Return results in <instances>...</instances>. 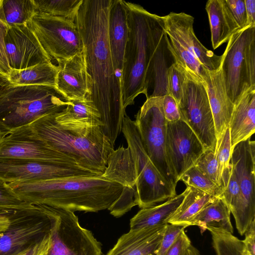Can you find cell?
<instances>
[{"instance_id": "836d02e7", "label": "cell", "mask_w": 255, "mask_h": 255, "mask_svg": "<svg viewBox=\"0 0 255 255\" xmlns=\"http://www.w3.org/2000/svg\"><path fill=\"white\" fill-rule=\"evenodd\" d=\"M186 78V73L185 70L175 62L172 64L167 70V94L172 96L177 105L183 96V86Z\"/></svg>"}, {"instance_id": "d590c367", "label": "cell", "mask_w": 255, "mask_h": 255, "mask_svg": "<svg viewBox=\"0 0 255 255\" xmlns=\"http://www.w3.org/2000/svg\"><path fill=\"white\" fill-rule=\"evenodd\" d=\"M194 166L221 187V178L215 151L210 149L205 150Z\"/></svg>"}, {"instance_id": "f6af8a7d", "label": "cell", "mask_w": 255, "mask_h": 255, "mask_svg": "<svg viewBox=\"0 0 255 255\" xmlns=\"http://www.w3.org/2000/svg\"><path fill=\"white\" fill-rule=\"evenodd\" d=\"M185 255H200L198 250L192 245L188 249Z\"/></svg>"}, {"instance_id": "7bdbcfd3", "label": "cell", "mask_w": 255, "mask_h": 255, "mask_svg": "<svg viewBox=\"0 0 255 255\" xmlns=\"http://www.w3.org/2000/svg\"><path fill=\"white\" fill-rule=\"evenodd\" d=\"M247 15V26L255 25V0H244Z\"/></svg>"}, {"instance_id": "f1b7e54d", "label": "cell", "mask_w": 255, "mask_h": 255, "mask_svg": "<svg viewBox=\"0 0 255 255\" xmlns=\"http://www.w3.org/2000/svg\"><path fill=\"white\" fill-rule=\"evenodd\" d=\"M57 72V66L49 62L22 70L12 69L7 78L10 84L15 86L55 87Z\"/></svg>"}, {"instance_id": "603a6c76", "label": "cell", "mask_w": 255, "mask_h": 255, "mask_svg": "<svg viewBox=\"0 0 255 255\" xmlns=\"http://www.w3.org/2000/svg\"><path fill=\"white\" fill-rule=\"evenodd\" d=\"M128 35V27L124 0H112L109 10L108 37L114 68L120 73Z\"/></svg>"}, {"instance_id": "30bf717a", "label": "cell", "mask_w": 255, "mask_h": 255, "mask_svg": "<svg viewBox=\"0 0 255 255\" xmlns=\"http://www.w3.org/2000/svg\"><path fill=\"white\" fill-rule=\"evenodd\" d=\"M52 62L26 24H8L0 0V74L7 78L12 69L22 70Z\"/></svg>"}, {"instance_id": "484cf974", "label": "cell", "mask_w": 255, "mask_h": 255, "mask_svg": "<svg viewBox=\"0 0 255 255\" xmlns=\"http://www.w3.org/2000/svg\"><path fill=\"white\" fill-rule=\"evenodd\" d=\"M231 211L220 198L207 205L189 222L188 227L197 226L203 233L206 230H216L231 234L234 229L230 219Z\"/></svg>"}, {"instance_id": "8992f818", "label": "cell", "mask_w": 255, "mask_h": 255, "mask_svg": "<svg viewBox=\"0 0 255 255\" xmlns=\"http://www.w3.org/2000/svg\"><path fill=\"white\" fill-rule=\"evenodd\" d=\"M163 16L168 47L174 62L187 74L204 82L205 69H218L222 55H216L198 40L193 29L194 18L191 15L171 12Z\"/></svg>"}, {"instance_id": "83f0119b", "label": "cell", "mask_w": 255, "mask_h": 255, "mask_svg": "<svg viewBox=\"0 0 255 255\" xmlns=\"http://www.w3.org/2000/svg\"><path fill=\"white\" fill-rule=\"evenodd\" d=\"M186 189L183 199L167 220V224L187 227L195 215L217 198L193 187L187 186Z\"/></svg>"}, {"instance_id": "f35d334b", "label": "cell", "mask_w": 255, "mask_h": 255, "mask_svg": "<svg viewBox=\"0 0 255 255\" xmlns=\"http://www.w3.org/2000/svg\"><path fill=\"white\" fill-rule=\"evenodd\" d=\"M225 5L240 30L247 27L244 0H224Z\"/></svg>"}, {"instance_id": "7a4b0ae2", "label": "cell", "mask_w": 255, "mask_h": 255, "mask_svg": "<svg viewBox=\"0 0 255 255\" xmlns=\"http://www.w3.org/2000/svg\"><path fill=\"white\" fill-rule=\"evenodd\" d=\"M128 35L125 49L121 82L124 108L132 105L139 95L167 94L166 71L174 62L168 47L163 16L124 0ZM173 64V63H172Z\"/></svg>"}, {"instance_id": "8d00e7d4", "label": "cell", "mask_w": 255, "mask_h": 255, "mask_svg": "<svg viewBox=\"0 0 255 255\" xmlns=\"http://www.w3.org/2000/svg\"><path fill=\"white\" fill-rule=\"evenodd\" d=\"M232 150L230 130L228 128L220 138L217 140L215 150L221 181L224 171L230 164Z\"/></svg>"}, {"instance_id": "d6986e66", "label": "cell", "mask_w": 255, "mask_h": 255, "mask_svg": "<svg viewBox=\"0 0 255 255\" xmlns=\"http://www.w3.org/2000/svg\"><path fill=\"white\" fill-rule=\"evenodd\" d=\"M57 63L56 89L69 101L86 98L90 85L84 51Z\"/></svg>"}, {"instance_id": "277c9868", "label": "cell", "mask_w": 255, "mask_h": 255, "mask_svg": "<svg viewBox=\"0 0 255 255\" xmlns=\"http://www.w3.org/2000/svg\"><path fill=\"white\" fill-rule=\"evenodd\" d=\"M69 104L55 87L0 86V138L38 118L62 111Z\"/></svg>"}, {"instance_id": "b9f144b4", "label": "cell", "mask_w": 255, "mask_h": 255, "mask_svg": "<svg viewBox=\"0 0 255 255\" xmlns=\"http://www.w3.org/2000/svg\"><path fill=\"white\" fill-rule=\"evenodd\" d=\"M245 238L242 240V253L244 255H255V219L244 233Z\"/></svg>"}, {"instance_id": "4fadbf2b", "label": "cell", "mask_w": 255, "mask_h": 255, "mask_svg": "<svg viewBox=\"0 0 255 255\" xmlns=\"http://www.w3.org/2000/svg\"><path fill=\"white\" fill-rule=\"evenodd\" d=\"M51 207L54 216L45 255H103L100 242L80 225L74 212Z\"/></svg>"}, {"instance_id": "1f68e13d", "label": "cell", "mask_w": 255, "mask_h": 255, "mask_svg": "<svg viewBox=\"0 0 255 255\" xmlns=\"http://www.w3.org/2000/svg\"><path fill=\"white\" fill-rule=\"evenodd\" d=\"M187 186H191L219 198L222 188L195 166L191 167L180 177V180Z\"/></svg>"}, {"instance_id": "5b68a950", "label": "cell", "mask_w": 255, "mask_h": 255, "mask_svg": "<svg viewBox=\"0 0 255 255\" xmlns=\"http://www.w3.org/2000/svg\"><path fill=\"white\" fill-rule=\"evenodd\" d=\"M56 114L38 118L30 127L50 147L72 158L80 167L102 175L114 146L101 127L88 134L78 135L58 126L55 121Z\"/></svg>"}, {"instance_id": "ee69618b", "label": "cell", "mask_w": 255, "mask_h": 255, "mask_svg": "<svg viewBox=\"0 0 255 255\" xmlns=\"http://www.w3.org/2000/svg\"><path fill=\"white\" fill-rule=\"evenodd\" d=\"M9 225V220L5 217L0 216V232L5 230Z\"/></svg>"}, {"instance_id": "cb8c5ba5", "label": "cell", "mask_w": 255, "mask_h": 255, "mask_svg": "<svg viewBox=\"0 0 255 255\" xmlns=\"http://www.w3.org/2000/svg\"><path fill=\"white\" fill-rule=\"evenodd\" d=\"M232 148L255 132V88L245 93L234 104L229 123Z\"/></svg>"}, {"instance_id": "d6a6232c", "label": "cell", "mask_w": 255, "mask_h": 255, "mask_svg": "<svg viewBox=\"0 0 255 255\" xmlns=\"http://www.w3.org/2000/svg\"><path fill=\"white\" fill-rule=\"evenodd\" d=\"M210 232L216 255H244L242 240L233 234L216 230H211Z\"/></svg>"}, {"instance_id": "44dd1931", "label": "cell", "mask_w": 255, "mask_h": 255, "mask_svg": "<svg viewBox=\"0 0 255 255\" xmlns=\"http://www.w3.org/2000/svg\"><path fill=\"white\" fill-rule=\"evenodd\" d=\"M55 121L60 128L83 135L102 126L99 112L87 98L69 101L65 109L55 114Z\"/></svg>"}, {"instance_id": "4dcf8cb0", "label": "cell", "mask_w": 255, "mask_h": 255, "mask_svg": "<svg viewBox=\"0 0 255 255\" xmlns=\"http://www.w3.org/2000/svg\"><path fill=\"white\" fill-rule=\"evenodd\" d=\"M83 0H34L36 12L74 21Z\"/></svg>"}, {"instance_id": "6da1fadb", "label": "cell", "mask_w": 255, "mask_h": 255, "mask_svg": "<svg viewBox=\"0 0 255 255\" xmlns=\"http://www.w3.org/2000/svg\"><path fill=\"white\" fill-rule=\"evenodd\" d=\"M111 2L112 0H83L74 22L83 41L90 81L87 98L99 112L102 131L114 146L126 113L121 78L114 68L108 41Z\"/></svg>"}, {"instance_id": "e575fe53", "label": "cell", "mask_w": 255, "mask_h": 255, "mask_svg": "<svg viewBox=\"0 0 255 255\" xmlns=\"http://www.w3.org/2000/svg\"><path fill=\"white\" fill-rule=\"evenodd\" d=\"M29 204L20 199L7 183L0 179V216L5 217L10 212Z\"/></svg>"}, {"instance_id": "4316f807", "label": "cell", "mask_w": 255, "mask_h": 255, "mask_svg": "<svg viewBox=\"0 0 255 255\" xmlns=\"http://www.w3.org/2000/svg\"><path fill=\"white\" fill-rule=\"evenodd\" d=\"M186 189L180 194L159 205L141 209L130 220V230H137L167 224V221L181 203Z\"/></svg>"}, {"instance_id": "7402d4cb", "label": "cell", "mask_w": 255, "mask_h": 255, "mask_svg": "<svg viewBox=\"0 0 255 255\" xmlns=\"http://www.w3.org/2000/svg\"><path fill=\"white\" fill-rule=\"evenodd\" d=\"M167 224L137 230H129L118 240L106 255H154Z\"/></svg>"}, {"instance_id": "ba28073f", "label": "cell", "mask_w": 255, "mask_h": 255, "mask_svg": "<svg viewBox=\"0 0 255 255\" xmlns=\"http://www.w3.org/2000/svg\"><path fill=\"white\" fill-rule=\"evenodd\" d=\"M53 216L51 207L32 204L7 214L9 225L0 232V255L18 254L50 236Z\"/></svg>"}, {"instance_id": "7c38bea8", "label": "cell", "mask_w": 255, "mask_h": 255, "mask_svg": "<svg viewBox=\"0 0 255 255\" xmlns=\"http://www.w3.org/2000/svg\"><path fill=\"white\" fill-rule=\"evenodd\" d=\"M27 25L51 61L67 60L84 51L83 41L74 21L36 13Z\"/></svg>"}, {"instance_id": "d4e9b609", "label": "cell", "mask_w": 255, "mask_h": 255, "mask_svg": "<svg viewBox=\"0 0 255 255\" xmlns=\"http://www.w3.org/2000/svg\"><path fill=\"white\" fill-rule=\"evenodd\" d=\"M205 9L209 21L212 47L216 49L228 42L232 35L240 29L224 0H209L206 2Z\"/></svg>"}, {"instance_id": "74e56055", "label": "cell", "mask_w": 255, "mask_h": 255, "mask_svg": "<svg viewBox=\"0 0 255 255\" xmlns=\"http://www.w3.org/2000/svg\"><path fill=\"white\" fill-rule=\"evenodd\" d=\"M185 228L183 226L167 224L159 246L154 255H165Z\"/></svg>"}, {"instance_id": "5bb4252c", "label": "cell", "mask_w": 255, "mask_h": 255, "mask_svg": "<svg viewBox=\"0 0 255 255\" xmlns=\"http://www.w3.org/2000/svg\"><path fill=\"white\" fill-rule=\"evenodd\" d=\"M177 106L181 120L194 132L205 150L215 151L214 122L204 82L186 73L183 96Z\"/></svg>"}, {"instance_id": "60d3db41", "label": "cell", "mask_w": 255, "mask_h": 255, "mask_svg": "<svg viewBox=\"0 0 255 255\" xmlns=\"http://www.w3.org/2000/svg\"><path fill=\"white\" fill-rule=\"evenodd\" d=\"M191 245V241L184 230L165 255H185Z\"/></svg>"}, {"instance_id": "ac0fdd59", "label": "cell", "mask_w": 255, "mask_h": 255, "mask_svg": "<svg viewBox=\"0 0 255 255\" xmlns=\"http://www.w3.org/2000/svg\"><path fill=\"white\" fill-rule=\"evenodd\" d=\"M165 145L169 164L178 181L205 151L194 132L182 120L166 122Z\"/></svg>"}, {"instance_id": "f546056e", "label": "cell", "mask_w": 255, "mask_h": 255, "mask_svg": "<svg viewBox=\"0 0 255 255\" xmlns=\"http://www.w3.org/2000/svg\"><path fill=\"white\" fill-rule=\"evenodd\" d=\"M4 19L9 24H26L36 13L34 0H1Z\"/></svg>"}, {"instance_id": "bcb514c9", "label": "cell", "mask_w": 255, "mask_h": 255, "mask_svg": "<svg viewBox=\"0 0 255 255\" xmlns=\"http://www.w3.org/2000/svg\"><path fill=\"white\" fill-rule=\"evenodd\" d=\"M8 83L7 78L0 74V86L4 85Z\"/></svg>"}, {"instance_id": "ab89813d", "label": "cell", "mask_w": 255, "mask_h": 255, "mask_svg": "<svg viewBox=\"0 0 255 255\" xmlns=\"http://www.w3.org/2000/svg\"><path fill=\"white\" fill-rule=\"evenodd\" d=\"M162 109L166 122L174 123L181 120V115L176 102L169 95L162 97Z\"/></svg>"}, {"instance_id": "9a60e30c", "label": "cell", "mask_w": 255, "mask_h": 255, "mask_svg": "<svg viewBox=\"0 0 255 255\" xmlns=\"http://www.w3.org/2000/svg\"><path fill=\"white\" fill-rule=\"evenodd\" d=\"M93 175H98L76 165L48 160L0 158V179L7 183Z\"/></svg>"}, {"instance_id": "2e32d148", "label": "cell", "mask_w": 255, "mask_h": 255, "mask_svg": "<svg viewBox=\"0 0 255 255\" xmlns=\"http://www.w3.org/2000/svg\"><path fill=\"white\" fill-rule=\"evenodd\" d=\"M237 178L243 204L236 223L239 233L243 235L255 219V142L251 138L237 144L232 150L230 162Z\"/></svg>"}, {"instance_id": "9c48e42d", "label": "cell", "mask_w": 255, "mask_h": 255, "mask_svg": "<svg viewBox=\"0 0 255 255\" xmlns=\"http://www.w3.org/2000/svg\"><path fill=\"white\" fill-rule=\"evenodd\" d=\"M122 131L134 162L139 207L154 206L176 196V188L165 180L149 158L134 121L127 114Z\"/></svg>"}, {"instance_id": "8fae6325", "label": "cell", "mask_w": 255, "mask_h": 255, "mask_svg": "<svg viewBox=\"0 0 255 255\" xmlns=\"http://www.w3.org/2000/svg\"><path fill=\"white\" fill-rule=\"evenodd\" d=\"M162 97L146 99L135 115L134 123L149 158L165 180L176 188L178 181L166 152V121L162 109Z\"/></svg>"}, {"instance_id": "c3c4849f", "label": "cell", "mask_w": 255, "mask_h": 255, "mask_svg": "<svg viewBox=\"0 0 255 255\" xmlns=\"http://www.w3.org/2000/svg\"><path fill=\"white\" fill-rule=\"evenodd\" d=\"M152 255V254H150V255Z\"/></svg>"}, {"instance_id": "e0dca14e", "label": "cell", "mask_w": 255, "mask_h": 255, "mask_svg": "<svg viewBox=\"0 0 255 255\" xmlns=\"http://www.w3.org/2000/svg\"><path fill=\"white\" fill-rule=\"evenodd\" d=\"M0 158L48 160L78 165L72 158L50 147L30 125L0 138Z\"/></svg>"}, {"instance_id": "ffe728a7", "label": "cell", "mask_w": 255, "mask_h": 255, "mask_svg": "<svg viewBox=\"0 0 255 255\" xmlns=\"http://www.w3.org/2000/svg\"><path fill=\"white\" fill-rule=\"evenodd\" d=\"M203 79L213 117L217 140L229 128L234 105L227 94L220 67L216 70L205 69Z\"/></svg>"}, {"instance_id": "52a82bcc", "label": "cell", "mask_w": 255, "mask_h": 255, "mask_svg": "<svg viewBox=\"0 0 255 255\" xmlns=\"http://www.w3.org/2000/svg\"><path fill=\"white\" fill-rule=\"evenodd\" d=\"M222 56V77L234 105L245 93L255 88V25L233 34Z\"/></svg>"}, {"instance_id": "3957f363", "label": "cell", "mask_w": 255, "mask_h": 255, "mask_svg": "<svg viewBox=\"0 0 255 255\" xmlns=\"http://www.w3.org/2000/svg\"><path fill=\"white\" fill-rule=\"evenodd\" d=\"M8 184L25 202L74 212H98L109 209L123 189L122 185L102 175Z\"/></svg>"}, {"instance_id": "7dc6e473", "label": "cell", "mask_w": 255, "mask_h": 255, "mask_svg": "<svg viewBox=\"0 0 255 255\" xmlns=\"http://www.w3.org/2000/svg\"><path fill=\"white\" fill-rule=\"evenodd\" d=\"M22 253H19V254H16V255H20Z\"/></svg>"}]
</instances>
